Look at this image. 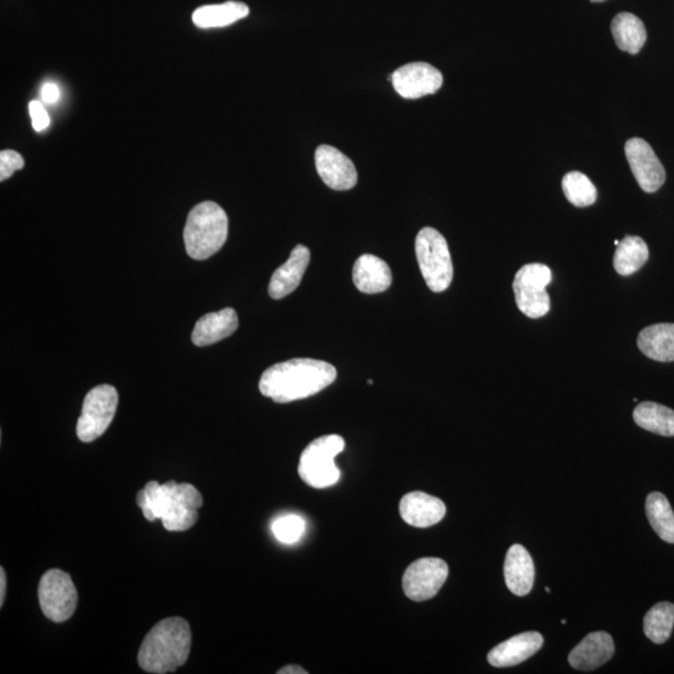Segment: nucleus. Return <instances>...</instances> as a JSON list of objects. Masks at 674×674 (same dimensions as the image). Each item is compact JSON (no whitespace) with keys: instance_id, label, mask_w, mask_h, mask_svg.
Masks as SVG:
<instances>
[{"instance_id":"nucleus-1","label":"nucleus","mask_w":674,"mask_h":674,"mask_svg":"<svg viewBox=\"0 0 674 674\" xmlns=\"http://www.w3.org/2000/svg\"><path fill=\"white\" fill-rule=\"evenodd\" d=\"M336 367L314 359H293L269 367L261 376L259 389L278 404L308 399L334 384Z\"/></svg>"},{"instance_id":"nucleus-2","label":"nucleus","mask_w":674,"mask_h":674,"mask_svg":"<svg viewBox=\"0 0 674 674\" xmlns=\"http://www.w3.org/2000/svg\"><path fill=\"white\" fill-rule=\"evenodd\" d=\"M203 496L190 484L169 481L160 485L149 482L137 496V504L148 521L162 520L165 530L188 531L198 522Z\"/></svg>"},{"instance_id":"nucleus-3","label":"nucleus","mask_w":674,"mask_h":674,"mask_svg":"<svg viewBox=\"0 0 674 674\" xmlns=\"http://www.w3.org/2000/svg\"><path fill=\"white\" fill-rule=\"evenodd\" d=\"M191 648L189 623L180 617L165 618L145 636L138 662L145 672H175L188 661Z\"/></svg>"},{"instance_id":"nucleus-4","label":"nucleus","mask_w":674,"mask_h":674,"mask_svg":"<svg viewBox=\"0 0 674 674\" xmlns=\"http://www.w3.org/2000/svg\"><path fill=\"white\" fill-rule=\"evenodd\" d=\"M229 220L214 201H204L190 210L184 229L186 253L194 260H206L218 253L228 239Z\"/></svg>"},{"instance_id":"nucleus-5","label":"nucleus","mask_w":674,"mask_h":674,"mask_svg":"<svg viewBox=\"0 0 674 674\" xmlns=\"http://www.w3.org/2000/svg\"><path fill=\"white\" fill-rule=\"evenodd\" d=\"M416 258L422 276L434 293H442L450 288L454 278L449 245L444 235L434 228H424L416 236Z\"/></svg>"},{"instance_id":"nucleus-6","label":"nucleus","mask_w":674,"mask_h":674,"mask_svg":"<svg viewBox=\"0 0 674 674\" xmlns=\"http://www.w3.org/2000/svg\"><path fill=\"white\" fill-rule=\"evenodd\" d=\"M345 449V440L339 435L321 436L306 446L300 457L299 475L314 489H328L340 479L336 456Z\"/></svg>"},{"instance_id":"nucleus-7","label":"nucleus","mask_w":674,"mask_h":674,"mask_svg":"<svg viewBox=\"0 0 674 674\" xmlns=\"http://www.w3.org/2000/svg\"><path fill=\"white\" fill-rule=\"evenodd\" d=\"M552 273L543 264H527L517 271L512 288L517 308L530 319H540L551 309L547 286L551 284Z\"/></svg>"},{"instance_id":"nucleus-8","label":"nucleus","mask_w":674,"mask_h":674,"mask_svg":"<svg viewBox=\"0 0 674 674\" xmlns=\"http://www.w3.org/2000/svg\"><path fill=\"white\" fill-rule=\"evenodd\" d=\"M118 391L110 385H100L88 392L77 425L80 441L92 442L108 430L117 412Z\"/></svg>"},{"instance_id":"nucleus-9","label":"nucleus","mask_w":674,"mask_h":674,"mask_svg":"<svg viewBox=\"0 0 674 674\" xmlns=\"http://www.w3.org/2000/svg\"><path fill=\"white\" fill-rule=\"evenodd\" d=\"M38 597L40 608L50 621H68L77 610V588L72 577L58 568L45 572L39 583Z\"/></svg>"},{"instance_id":"nucleus-10","label":"nucleus","mask_w":674,"mask_h":674,"mask_svg":"<svg viewBox=\"0 0 674 674\" xmlns=\"http://www.w3.org/2000/svg\"><path fill=\"white\" fill-rule=\"evenodd\" d=\"M449 577V566L436 557L420 558L412 562L402 578V588L411 601L431 600L445 585Z\"/></svg>"},{"instance_id":"nucleus-11","label":"nucleus","mask_w":674,"mask_h":674,"mask_svg":"<svg viewBox=\"0 0 674 674\" xmlns=\"http://www.w3.org/2000/svg\"><path fill=\"white\" fill-rule=\"evenodd\" d=\"M391 83L400 97L412 100L439 92L444 77L431 64L417 62L402 65L392 73Z\"/></svg>"},{"instance_id":"nucleus-12","label":"nucleus","mask_w":674,"mask_h":674,"mask_svg":"<svg viewBox=\"0 0 674 674\" xmlns=\"http://www.w3.org/2000/svg\"><path fill=\"white\" fill-rule=\"evenodd\" d=\"M626 158L633 175L646 193H656L666 181V170L650 144L641 138H632L625 145Z\"/></svg>"},{"instance_id":"nucleus-13","label":"nucleus","mask_w":674,"mask_h":674,"mask_svg":"<svg viewBox=\"0 0 674 674\" xmlns=\"http://www.w3.org/2000/svg\"><path fill=\"white\" fill-rule=\"evenodd\" d=\"M316 170L330 189L350 190L357 184V171L354 163L339 149L331 145H320L315 152Z\"/></svg>"},{"instance_id":"nucleus-14","label":"nucleus","mask_w":674,"mask_h":674,"mask_svg":"<svg viewBox=\"0 0 674 674\" xmlns=\"http://www.w3.org/2000/svg\"><path fill=\"white\" fill-rule=\"evenodd\" d=\"M400 515L407 525L427 528L439 523L446 515V505L425 492H410L402 497Z\"/></svg>"},{"instance_id":"nucleus-15","label":"nucleus","mask_w":674,"mask_h":674,"mask_svg":"<svg viewBox=\"0 0 674 674\" xmlns=\"http://www.w3.org/2000/svg\"><path fill=\"white\" fill-rule=\"evenodd\" d=\"M310 263V250L304 245H296L290 258L273 274L269 284V295L275 300L286 298L299 288Z\"/></svg>"},{"instance_id":"nucleus-16","label":"nucleus","mask_w":674,"mask_h":674,"mask_svg":"<svg viewBox=\"0 0 674 674\" xmlns=\"http://www.w3.org/2000/svg\"><path fill=\"white\" fill-rule=\"evenodd\" d=\"M543 646V637L538 632H525L508 638L491 650L487 660L497 668L513 667L536 655Z\"/></svg>"},{"instance_id":"nucleus-17","label":"nucleus","mask_w":674,"mask_h":674,"mask_svg":"<svg viewBox=\"0 0 674 674\" xmlns=\"http://www.w3.org/2000/svg\"><path fill=\"white\" fill-rule=\"evenodd\" d=\"M615 655V643L607 632H593L572 650L570 665L578 671H593L605 665Z\"/></svg>"},{"instance_id":"nucleus-18","label":"nucleus","mask_w":674,"mask_h":674,"mask_svg":"<svg viewBox=\"0 0 674 674\" xmlns=\"http://www.w3.org/2000/svg\"><path fill=\"white\" fill-rule=\"evenodd\" d=\"M352 279L357 289L364 294H380L390 288L392 273L390 266L375 255H361L356 260Z\"/></svg>"},{"instance_id":"nucleus-19","label":"nucleus","mask_w":674,"mask_h":674,"mask_svg":"<svg viewBox=\"0 0 674 674\" xmlns=\"http://www.w3.org/2000/svg\"><path fill=\"white\" fill-rule=\"evenodd\" d=\"M238 328V314L234 309L225 308L200 318L191 334V340L199 347L213 345L233 335Z\"/></svg>"},{"instance_id":"nucleus-20","label":"nucleus","mask_w":674,"mask_h":674,"mask_svg":"<svg viewBox=\"0 0 674 674\" xmlns=\"http://www.w3.org/2000/svg\"><path fill=\"white\" fill-rule=\"evenodd\" d=\"M505 581L508 590L516 596H526L535 582V565L525 547L513 545L505 561Z\"/></svg>"},{"instance_id":"nucleus-21","label":"nucleus","mask_w":674,"mask_h":674,"mask_svg":"<svg viewBox=\"0 0 674 674\" xmlns=\"http://www.w3.org/2000/svg\"><path fill=\"white\" fill-rule=\"evenodd\" d=\"M637 345L652 360L674 361V324L647 326L638 335Z\"/></svg>"},{"instance_id":"nucleus-22","label":"nucleus","mask_w":674,"mask_h":674,"mask_svg":"<svg viewBox=\"0 0 674 674\" xmlns=\"http://www.w3.org/2000/svg\"><path fill=\"white\" fill-rule=\"evenodd\" d=\"M250 9L241 2L204 5L193 13V22L201 29L223 28L248 17Z\"/></svg>"},{"instance_id":"nucleus-23","label":"nucleus","mask_w":674,"mask_h":674,"mask_svg":"<svg viewBox=\"0 0 674 674\" xmlns=\"http://www.w3.org/2000/svg\"><path fill=\"white\" fill-rule=\"evenodd\" d=\"M611 32L618 49L632 55L640 53L647 40L645 24L632 13L617 14L612 20Z\"/></svg>"},{"instance_id":"nucleus-24","label":"nucleus","mask_w":674,"mask_h":674,"mask_svg":"<svg viewBox=\"0 0 674 674\" xmlns=\"http://www.w3.org/2000/svg\"><path fill=\"white\" fill-rule=\"evenodd\" d=\"M650 259V250L640 236H626L617 245L613 266L618 274L630 276L643 268Z\"/></svg>"},{"instance_id":"nucleus-25","label":"nucleus","mask_w":674,"mask_h":674,"mask_svg":"<svg viewBox=\"0 0 674 674\" xmlns=\"http://www.w3.org/2000/svg\"><path fill=\"white\" fill-rule=\"evenodd\" d=\"M633 420L641 429L653 434L674 436V411L656 402H642L633 411Z\"/></svg>"},{"instance_id":"nucleus-26","label":"nucleus","mask_w":674,"mask_h":674,"mask_svg":"<svg viewBox=\"0 0 674 674\" xmlns=\"http://www.w3.org/2000/svg\"><path fill=\"white\" fill-rule=\"evenodd\" d=\"M646 513L648 521L661 540L674 543V513L667 497L661 492H652L648 495Z\"/></svg>"},{"instance_id":"nucleus-27","label":"nucleus","mask_w":674,"mask_h":674,"mask_svg":"<svg viewBox=\"0 0 674 674\" xmlns=\"http://www.w3.org/2000/svg\"><path fill=\"white\" fill-rule=\"evenodd\" d=\"M674 626V605L670 602H661L647 612L643 621V630L648 640L662 645L668 638Z\"/></svg>"},{"instance_id":"nucleus-28","label":"nucleus","mask_w":674,"mask_h":674,"mask_svg":"<svg viewBox=\"0 0 674 674\" xmlns=\"http://www.w3.org/2000/svg\"><path fill=\"white\" fill-rule=\"evenodd\" d=\"M562 190L567 200L577 208H586L596 203V186L580 171H571L563 176Z\"/></svg>"},{"instance_id":"nucleus-29","label":"nucleus","mask_w":674,"mask_h":674,"mask_svg":"<svg viewBox=\"0 0 674 674\" xmlns=\"http://www.w3.org/2000/svg\"><path fill=\"white\" fill-rule=\"evenodd\" d=\"M305 530L306 522L304 518L294 515V513L276 518L271 525V531H273L276 540L286 543V545H293V543L298 542L304 536Z\"/></svg>"},{"instance_id":"nucleus-30","label":"nucleus","mask_w":674,"mask_h":674,"mask_svg":"<svg viewBox=\"0 0 674 674\" xmlns=\"http://www.w3.org/2000/svg\"><path fill=\"white\" fill-rule=\"evenodd\" d=\"M24 159L22 155L14 150H3L0 153V180L5 181L12 176L15 171L24 168Z\"/></svg>"},{"instance_id":"nucleus-31","label":"nucleus","mask_w":674,"mask_h":674,"mask_svg":"<svg viewBox=\"0 0 674 674\" xmlns=\"http://www.w3.org/2000/svg\"><path fill=\"white\" fill-rule=\"evenodd\" d=\"M29 114L30 118H32V124L35 132H43V130L49 127L50 118L47 110H45L44 105L38 102V100L30 102Z\"/></svg>"},{"instance_id":"nucleus-32","label":"nucleus","mask_w":674,"mask_h":674,"mask_svg":"<svg viewBox=\"0 0 674 674\" xmlns=\"http://www.w3.org/2000/svg\"><path fill=\"white\" fill-rule=\"evenodd\" d=\"M59 89L57 85L48 83L42 89V98L45 103L53 104L59 99Z\"/></svg>"},{"instance_id":"nucleus-33","label":"nucleus","mask_w":674,"mask_h":674,"mask_svg":"<svg viewBox=\"0 0 674 674\" xmlns=\"http://www.w3.org/2000/svg\"><path fill=\"white\" fill-rule=\"evenodd\" d=\"M5 595H7V575L4 568H0V606L3 607Z\"/></svg>"},{"instance_id":"nucleus-34","label":"nucleus","mask_w":674,"mask_h":674,"mask_svg":"<svg viewBox=\"0 0 674 674\" xmlns=\"http://www.w3.org/2000/svg\"><path fill=\"white\" fill-rule=\"evenodd\" d=\"M279 674H308L309 672L304 670L303 667L300 666H295V665H290L281 668L280 671H278Z\"/></svg>"},{"instance_id":"nucleus-35","label":"nucleus","mask_w":674,"mask_h":674,"mask_svg":"<svg viewBox=\"0 0 674 674\" xmlns=\"http://www.w3.org/2000/svg\"><path fill=\"white\" fill-rule=\"evenodd\" d=\"M591 2H593V3H602V2H606V0H591Z\"/></svg>"},{"instance_id":"nucleus-36","label":"nucleus","mask_w":674,"mask_h":674,"mask_svg":"<svg viewBox=\"0 0 674 674\" xmlns=\"http://www.w3.org/2000/svg\"><path fill=\"white\" fill-rule=\"evenodd\" d=\"M546 592H547V593H551V588H548V587H547V588H546Z\"/></svg>"}]
</instances>
